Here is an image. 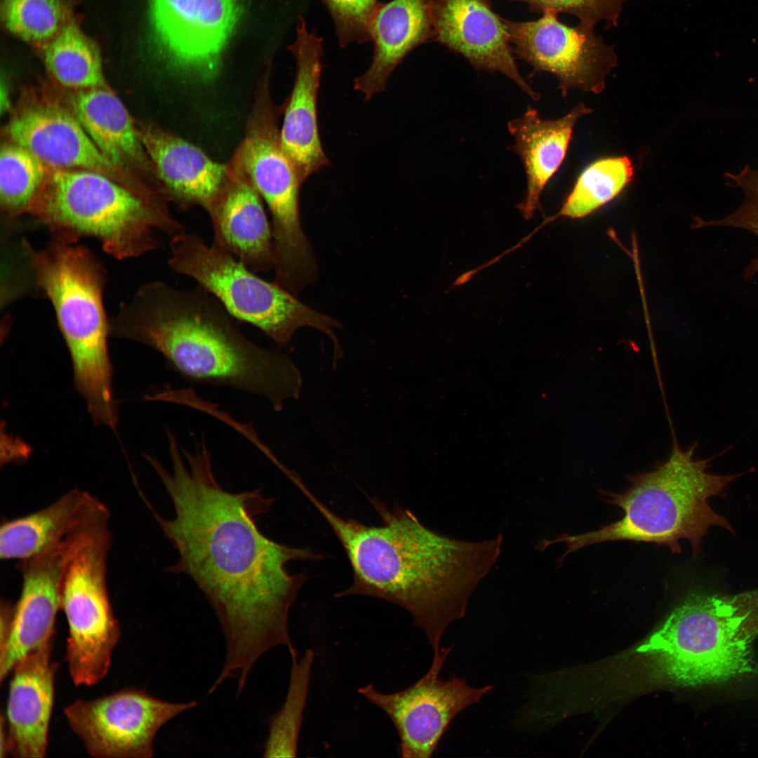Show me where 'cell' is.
<instances>
[{"instance_id":"11","label":"cell","mask_w":758,"mask_h":758,"mask_svg":"<svg viewBox=\"0 0 758 758\" xmlns=\"http://www.w3.org/2000/svg\"><path fill=\"white\" fill-rule=\"evenodd\" d=\"M197 705L172 703L128 688L94 700L79 699L64 710L88 754L100 758H149L159 729Z\"/></svg>"},{"instance_id":"18","label":"cell","mask_w":758,"mask_h":758,"mask_svg":"<svg viewBox=\"0 0 758 758\" xmlns=\"http://www.w3.org/2000/svg\"><path fill=\"white\" fill-rule=\"evenodd\" d=\"M207 213L213 226V245L255 272L274 270L272 224L237 149L227 161L224 182Z\"/></svg>"},{"instance_id":"28","label":"cell","mask_w":758,"mask_h":758,"mask_svg":"<svg viewBox=\"0 0 758 758\" xmlns=\"http://www.w3.org/2000/svg\"><path fill=\"white\" fill-rule=\"evenodd\" d=\"M314 658L311 649L306 650L300 659L297 656L291 658L288 692L281 708L270 719L262 757H296Z\"/></svg>"},{"instance_id":"21","label":"cell","mask_w":758,"mask_h":758,"mask_svg":"<svg viewBox=\"0 0 758 758\" xmlns=\"http://www.w3.org/2000/svg\"><path fill=\"white\" fill-rule=\"evenodd\" d=\"M54 637L23 656L12 670L5 719L8 754L46 756L58 665L51 661Z\"/></svg>"},{"instance_id":"15","label":"cell","mask_w":758,"mask_h":758,"mask_svg":"<svg viewBox=\"0 0 758 758\" xmlns=\"http://www.w3.org/2000/svg\"><path fill=\"white\" fill-rule=\"evenodd\" d=\"M65 101L45 90L25 91L6 126L9 140L48 167L93 170L130 185L120 180L123 173L100 152Z\"/></svg>"},{"instance_id":"17","label":"cell","mask_w":758,"mask_h":758,"mask_svg":"<svg viewBox=\"0 0 758 758\" xmlns=\"http://www.w3.org/2000/svg\"><path fill=\"white\" fill-rule=\"evenodd\" d=\"M432 41L479 70L500 72L535 101L540 95L520 74L504 19L491 0H432Z\"/></svg>"},{"instance_id":"19","label":"cell","mask_w":758,"mask_h":758,"mask_svg":"<svg viewBox=\"0 0 758 758\" xmlns=\"http://www.w3.org/2000/svg\"><path fill=\"white\" fill-rule=\"evenodd\" d=\"M295 59L291 93L283 106L280 128L283 147L301 181L329 166L323 149L317 121V96L322 72V39L307 29L302 16L296 26V39L288 46Z\"/></svg>"},{"instance_id":"13","label":"cell","mask_w":758,"mask_h":758,"mask_svg":"<svg viewBox=\"0 0 758 758\" xmlns=\"http://www.w3.org/2000/svg\"><path fill=\"white\" fill-rule=\"evenodd\" d=\"M504 20L513 52L535 73L556 76L562 96L572 88L595 94L604 91L606 77L618 60L613 47L596 36L593 27L580 22L568 26L552 11L533 21Z\"/></svg>"},{"instance_id":"22","label":"cell","mask_w":758,"mask_h":758,"mask_svg":"<svg viewBox=\"0 0 758 758\" xmlns=\"http://www.w3.org/2000/svg\"><path fill=\"white\" fill-rule=\"evenodd\" d=\"M591 112L580 102L562 117L549 120L543 119L537 109L528 106L521 117L508 122V131L514 140L508 149L519 156L526 176V195L517 206L525 219L540 210L541 194L562 164L576 122Z\"/></svg>"},{"instance_id":"34","label":"cell","mask_w":758,"mask_h":758,"mask_svg":"<svg viewBox=\"0 0 758 758\" xmlns=\"http://www.w3.org/2000/svg\"><path fill=\"white\" fill-rule=\"evenodd\" d=\"M14 605L8 600H1L0 606V652L8 642L13 625Z\"/></svg>"},{"instance_id":"35","label":"cell","mask_w":758,"mask_h":758,"mask_svg":"<svg viewBox=\"0 0 758 758\" xmlns=\"http://www.w3.org/2000/svg\"><path fill=\"white\" fill-rule=\"evenodd\" d=\"M8 754V733L5 716L1 712L0 719V757L4 758Z\"/></svg>"},{"instance_id":"8","label":"cell","mask_w":758,"mask_h":758,"mask_svg":"<svg viewBox=\"0 0 758 758\" xmlns=\"http://www.w3.org/2000/svg\"><path fill=\"white\" fill-rule=\"evenodd\" d=\"M169 267L194 280L213 295L237 320L258 328L278 347L288 345L300 328L310 327L333 341L334 357L342 352L335 330L341 324L301 302L275 281L255 274L232 254L208 245L199 235L170 238Z\"/></svg>"},{"instance_id":"32","label":"cell","mask_w":758,"mask_h":758,"mask_svg":"<svg viewBox=\"0 0 758 758\" xmlns=\"http://www.w3.org/2000/svg\"><path fill=\"white\" fill-rule=\"evenodd\" d=\"M331 16L338 44L371 41V27L380 4L378 0H321Z\"/></svg>"},{"instance_id":"12","label":"cell","mask_w":758,"mask_h":758,"mask_svg":"<svg viewBox=\"0 0 758 758\" xmlns=\"http://www.w3.org/2000/svg\"><path fill=\"white\" fill-rule=\"evenodd\" d=\"M451 647L434 653L430 667L408 688L391 693L378 691L373 684L358 692L383 710L392 722L399 737L398 752L404 758H429L456 715L479 703L493 686H469L465 680L440 677Z\"/></svg>"},{"instance_id":"24","label":"cell","mask_w":758,"mask_h":758,"mask_svg":"<svg viewBox=\"0 0 758 758\" xmlns=\"http://www.w3.org/2000/svg\"><path fill=\"white\" fill-rule=\"evenodd\" d=\"M65 99L91 140L111 163L121 171L157 178L138 125L112 89L105 86L67 91Z\"/></svg>"},{"instance_id":"20","label":"cell","mask_w":758,"mask_h":758,"mask_svg":"<svg viewBox=\"0 0 758 758\" xmlns=\"http://www.w3.org/2000/svg\"><path fill=\"white\" fill-rule=\"evenodd\" d=\"M140 139L166 199L187 210L208 213L221 189L227 162L212 159L199 147L151 123L138 125Z\"/></svg>"},{"instance_id":"5","label":"cell","mask_w":758,"mask_h":758,"mask_svg":"<svg viewBox=\"0 0 758 758\" xmlns=\"http://www.w3.org/2000/svg\"><path fill=\"white\" fill-rule=\"evenodd\" d=\"M167 201L154 189L129 186L99 171L47 166L29 213L52 235L75 241L92 237L107 253L124 259L157 249L155 230L170 238L186 231Z\"/></svg>"},{"instance_id":"23","label":"cell","mask_w":758,"mask_h":758,"mask_svg":"<svg viewBox=\"0 0 758 758\" xmlns=\"http://www.w3.org/2000/svg\"><path fill=\"white\" fill-rule=\"evenodd\" d=\"M432 0H390L380 3L371 27L373 57L368 69L354 80L366 101L383 91L405 57L432 41Z\"/></svg>"},{"instance_id":"14","label":"cell","mask_w":758,"mask_h":758,"mask_svg":"<svg viewBox=\"0 0 758 758\" xmlns=\"http://www.w3.org/2000/svg\"><path fill=\"white\" fill-rule=\"evenodd\" d=\"M241 0H149L155 38L168 60L202 80L218 72Z\"/></svg>"},{"instance_id":"3","label":"cell","mask_w":758,"mask_h":758,"mask_svg":"<svg viewBox=\"0 0 758 758\" xmlns=\"http://www.w3.org/2000/svg\"><path fill=\"white\" fill-rule=\"evenodd\" d=\"M222 305L200 286H141L109 321L110 334L144 344L195 384L230 387L267 399L276 411L300 396L302 380L279 349L249 340Z\"/></svg>"},{"instance_id":"6","label":"cell","mask_w":758,"mask_h":758,"mask_svg":"<svg viewBox=\"0 0 758 758\" xmlns=\"http://www.w3.org/2000/svg\"><path fill=\"white\" fill-rule=\"evenodd\" d=\"M30 252L35 282L52 302L69 350L76 389L93 422L114 429L119 413L102 301L105 269L88 248L62 237L52 235L44 250Z\"/></svg>"},{"instance_id":"7","label":"cell","mask_w":758,"mask_h":758,"mask_svg":"<svg viewBox=\"0 0 758 758\" xmlns=\"http://www.w3.org/2000/svg\"><path fill=\"white\" fill-rule=\"evenodd\" d=\"M758 637V588L737 594L694 592L637 649L683 686L725 682L752 674Z\"/></svg>"},{"instance_id":"1","label":"cell","mask_w":758,"mask_h":758,"mask_svg":"<svg viewBox=\"0 0 758 758\" xmlns=\"http://www.w3.org/2000/svg\"><path fill=\"white\" fill-rule=\"evenodd\" d=\"M167 440L170 470L145 456L173 503L174 518L163 517L143 499L178 553L167 571L191 577L218 618L226 643L220 679L243 685L256 660L272 647L283 645L290 655L297 653L289 636L288 613L308 577L291 573L288 564L323 555L263 534L258 520L274 500L260 489L225 490L204 440L191 451L182 448L171 432Z\"/></svg>"},{"instance_id":"31","label":"cell","mask_w":758,"mask_h":758,"mask_svg":"<svg viewBox=\"0 0 758 758\" xmlns=\"http://www.w3.org/2000/svg\"><path fill=\"white\" fill-rule=\"evenodd\" d=\"M726 184L740 189L744 194L741 206L724 218L705 221L698 219L696 227H733L749 230L758 236V169L745 165L738 173H724ZM758 272V258L747 267L745 276L751 277Z\"/></svg>"},{"instance_id":"9","label":"cell","mask_w":758,"mask_h":758,"mask_svg":"<svg viewBox=\"0 0 758 758\" xmlns=\"http://www.w3.org/2000/svg\"><path fill=\"white\" fill-rule=\"evenodd\" d=\"M270 67L259 81L244 137L236 149L270 213L274 280L298 290L314 281L317 265L300 222L299 198L303 182L281 143L280 110L271 95Z\"/></svg>"},{"instance_id":"29","label":"cell","mask_w":758,"mask_h":758,"mask_svg":"<svg viewBox=\"0 0 758 758\" xmlns=\"http://www.w3.org/2000/svg\"><path fill=\"white\" fill-rule=\"evenodd\" d=\"M0 152L1 208L11 217L29 213L46 177L47 166L10 140L2 142Z\"/></svg>"},{"instance_id":"16","label":"cell","mask_w":758,"mask_h":758,"mask_svg":"<svg viewBox=\"0 0 758 758\" xmlns=\"http://www.w3.org/2000/svg\"><path fill=\"white\" fill-rule=\"evenodd\" d=\"M88 532V525H83L52 547L19 561L22 587L8 642L0 652L1 683L23 656L55 637L65 570Z\"/></svg>"},{"instance_id":"26","label":"cell","mask_w":758,"mask_h":758,"mask_svg":"<svg viewBox=\"0 0 758 758\" xmlns=\"http://www.w3.org/2000/svg\"><path fill=\"white\" fill-rule=\"evenodd\" d=\"M43 55L52 77L67 91L107 86L99 50L75 24L64 25Z\"/></svg>"},{"instance_id":"4","label":"cell","mask_w":758,"mask_h":758,"mask_svg":"<svg viewBox=\"0 0 758 758\" xmlns=\"http://www.w3.org/2000/svg\"><path fill=\"white\" fill-rule=\"evenodd\" d=\"M695 443L686 451L675 441L670 457L651 471L629 478L630 486L622 493L604 492L608 503L620 507L623 517L594 531L578 535L564 533L552 540H543L542 550L563 543L567 554L588 545L609 541L630 540L651 543L680 553V540H687L693 554L700 550L703 538L712 527L734 534L728 519L709 503L712 497L724 496L729 485L746 474L743 472L717 474L707 469L712 460L729 451L705 459H696Z\"/></svg>"},{"instance_id":"27","label":"cell","mask_w":758,"mask_h":758,"mask_svg":"<svg viewBox=\"0 0 758 758\" xmlns=\"http://www.w3.org/2000/svg\"><path fill=\"white\" fill-rule=\"evenodd\" d=\"M634 168L627 157L599 159L587 166L578 178L560 211L545 219L537 230L559 217L580 218L616 198L632 181Z\"/></svg>"},{"instance_id":"33","label":"cell","mask_w":758,"mask_h":758,"mask_svg":"<svg viewBox=\"0 0 758 758\" xmlns=\"http://www.w3.org/2000/svg\"><path fill=\"white\" fill-rule=\"evenodd\" d=\"M524 2L533 12L566 13L578 18L580 23L593 27L600 21L609 26L618 25L625 0H508Z\"/></svg>"},{"instance_id":"10","label":"cell","mask_w":758,"mask_h":758,"mask_svg":"<svg viewBox=\"0 0 758 758\" xmlns=\"http://www.w3.org/2000/svg\"><path fill=\"white\" fill-rule=\"evenodd\" d=\"M112 540L109 522L96 526L73 553L63 576L60 609L68 625L66 660L79 686L95 685L107 675L121 637L107 583Z\"/></svg>"},{"instance_id":"2","label":"cell","mask_w":758,"mask_h":758,"mask_svg":"<svg viewBox=\"0 0 758 758\" xmlns=\"http://www.w3.org/2000/svg\"><path fill=\"white\" fill-rule=\"evenodd\" d=\"M304 496L341 543L352 583L336 597L362 595L406 610L434 652L447 626L462 618L469 599L501 553L503 536L480 542L450 538L425 526L409 510L371 500L381 524L341 517L308 488Z\"/></svg>"},{"instance_id":"25","label":"cell","mask_w":758,"mask_h":758,"mask_svg":"<svg viewBox=\"0 0 758 758\" xmlns=\"http://www.w3.org/2000/svg\"><path fill=\"white\" fill-rule=\"evenodd\" d=\"M105 506L91 494L77 488L39 511L6 520L0 529V557L20 561L41 554L68 537Z\"/></svg>"},{"instance_id":"30","label":"cell","mask_w":758,"mask_h":758,"mask_svg":"<svg viewBox=\"0 0 758 758\" xmlns=\"http://www.w3.org/2000/svg\"><path fill=\"white\" fill-rule=\"evenodd\" d=\"M2 16L12 34L29 43L49 41L63 26L59 0H4Z\"/></svg>"}]
</instances>
